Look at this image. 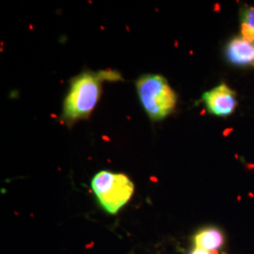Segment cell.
Instances as JSON below:
<instances>
[{"label":"cell","mask_w":254,"mask_h":254,"mask_svg":"<svg viewBox=\"0 0 254 254\" xmlns=\"http://www.w3.org/2000/svg\"><path fill=\"white\" fill-rule=\"evenodd\" d=\"M124 80L118 71H85L72 78L65 96L62 120L66 126H73L78 121L91 116L100 100L103 83Z\"/></svg>","instance_id":"1"},{"label":"cell","mask_w":254,"mask_h":254,"mask_svg":"<svg viewBox=\"0 0 254 254\" xmlns=\"http://www.w3.org/2000/svg\"><path fill=\"white\" fill-rule=\"evenodd\" d=\"M136 88L139 102L153 122L167 118L175 109L177 95L163 75L143 74L136 80Z\"/></svg>","instance_id":"2"},{"label":"cell","mask_w":254,"mask_h":254,"mask_svg":"<svg viewBox=\"0 0 254 254\" xmlns=\"http://www.w3.org/2000/svg\"><path fill=\"white\" fill-rule=\"evenodd\" d=\"M91 189L101 206L116 215L130 200L135 187L126 174L102 171L92 178Z\"/></svg>","instance_id":"3"},{"label":"cell","mask_w":254,"mask_h":254,"mask_svg":"<svg viewBox=\"0 0 254 254\" xmlns=\"http://www.w3.org/2000/svg\"><path fill=\"white\" fill-rule=\"evenodd\" d=\"M202 102L210 113L218 117H227L236 110V92L224 83H221L202 95Z\"/></svg>","instance_id":"4"},{"label":"cell","mask_w":254,"mask_h":254,"mask_svg":"<svg viewBox=\"0 0 254 254\" xmlns=\"http://www.w3.org/2000/svg\"><path fill=\"white\" fill-rule=\"evenodd\" d=\"M228 61L238 66L254 64V43L242 36L232 39L225 50Z\"/></svg>","instance_id":"5"},{"label":"cell","mask_w":254,"mask_h":254,"mask_svg":"<svg viewBox=\"0 0 254 254\" xmlns=\"http://www.w3.org/2000/svg\"><path fill=\"white\" fill-rule=\"evenodd\" d=\"M195 248L202 249L210 254H215L221 250L225 243V236L220 229L206 227L200 230L194 237Z\"/></svg>","instance_id":"6"},{"label":"cell","mask_w":254,"mask_h":254,"mask_svg":"<svg viewBox=\"0 0 254 254\" xmlns=\"http://www.w3.org/2000/svg\"><path fill=\"white\" fill-rule=\"evenodd\" d=\"M241 33L246 40L254 43V7H248L241 13Z\"/></svg>","instance_id":"7"},{"label":"cell","mask_w":254,"mask_h":254,"mask_svg":"<svg viewBox=\"0 0 254 254\" xmlns=\"http://www.w3.org/2000/svg\"><path fill=\"white\" fill-rule=\"evenodd\" d=\"M190 254H212L208 253V252H206V251H204V250H202V249H199V248H195L192 252H191Z\"/></svg>","instance_id":"8"}]
</instances>
